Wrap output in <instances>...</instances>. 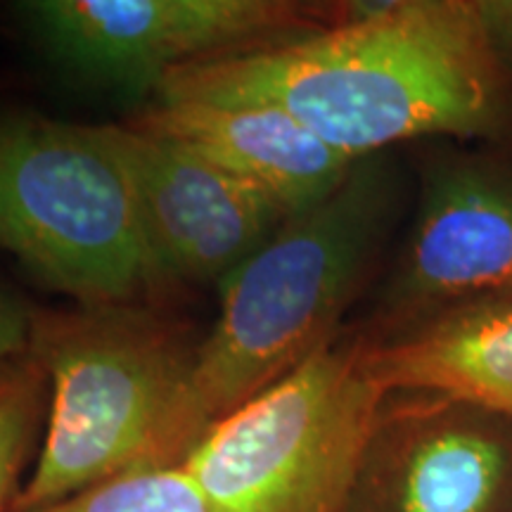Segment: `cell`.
I'll return each mask as SVG.
<instances>
[{"label": "cell", "mask_w": 512, "mask_h": 512, "mask_svg": "<svg viewBox=\"0 0 512 512\" xmlns=\"http://www.w3.org/2000/svg\"><path fill=\"white\" fill-rule=\"evenodd\" d=\"M157 100L271 102L351 159L422 138H512V79L477 0L354 3L318 34L178 67Z\"/></svg>", "instance_id": "obj_1"}, {"label": "cell", "mask_w": 512, "mask_h": 512, "mask_svg": "<svg viewBox=\"0 0 512 512\" xmlns=\"http://www.w3.org/2000/svg\"><path fill=\"white\" fill-rule=\"evenodd\" d=\"M401 211L387 157L356 159L335 192L292 214L221 283V311L197 344L190 408L202 437L339 337L380 266Z\"/></svg>", "instance_id": "obj_2"}, {"label": "cell", "mask_w": 512, "mask_h": 512, "mask_svg": "<svg viewBox=\"0 0 512 512\" xmlns=\"http://www.w3.org/2000/svg\"><path fill=\"white\" fill-rule=\"evenodd\" d=\"M29 356L46 370L48 420L12 512H34L107 479L181 467L202 441L190 408L192 347L140 304L34 309Z\"/></svg>", "instance_id": "obj_3"}, {"label": "cell", "mask_w": 512, "mask_h": 512, "mask_svg": "<svg viewBox=\"0 0 512 512\" xmlns=\"http://www.w3.org/2000/svg\"><path fill=\"white\" fill-rule=\"evenodd\" d=\"M34 306L0 287V370L29 354Z\"/></svg>", "instance_id": "obj_14"}, {"label": "cell", "mask_w": 512, "mask_h": 512, "mask_svg": "<svg viewBox=\"0 0 512 512\" xmlns=\"http://www.w3.org/2000/svg\"><path fill=\"white\" fill-rule=\"evenodd\" d=\"M486 34L512 79V0H477Z\"/></svg>", "instance_id": "obj_15"}, {"label": "cell", "mask_w": 512, "mask_h": 512, "mask_svg": "<svg viewBox=\"0 0 512 512\" xmlns=\"http://www.w3.org/2000/svg\"><path fill=\"white\" fill-rule=\"evenodd\" d=\"M50 403L46 370L34 356L0 370V512H12L19 477L34 451Z\"/></svg>", "instance_id": "obj_12"}, {"label": "cell", "mask_w": 512, "mask_h": 512, "mask_svg": "<svg viewBox=\"0 0 512 512\" xmlns=\"http://www.w3.org/2000/svg\"><path fill=\"white\" fill-rule=\"evenodd\" d=\"M34 512H214L183 467L128 472Z\"/></svg>", "instance_id": "obj_13"}, {"label": "cell", "mask_w": 512, "mask_h": 512, "mask_svg": "<svg viewBox=\"0 0 512 512\" xmlns=\"http://www.w3.org/2000/svg\"><path fill=\"white\" fill-rule=\"evenodd\" d=\"M133 126L264 190L287 214L335 192L356 164L271 102H155Z\"/></svg>", "instance_id": "obj_10"}, {"label": "cell", "mask_w": 512, "mask_h": 512, "mask_svg": "<svg viewBox=\"0 0 512 512\" xmlns=\"http://www.w3.org/2000/svg\"><path fill=\"white\" fill-rule=\"evenodd\" d=\"M339 335L216 422L181 465L214 512H339L387 392Z\"/></svg>", "instance_id": "obj_5"}, {"label": "cell", "mask_w": 512, "mask_h": 512, "mask_svg": "<svg viewBox=\"0 0 512 512\" xmlns=\"http://www.w3.org/2000/svg\"><path fill=\"white\" fill-rule=\"evenodd\" d=\"M361 361L387 394H441L512 420V297L453 306L380 342L363 337Z\"/></svg>", "instance_id": "obj_11"}, {"label": "cell", "mask_w": 512, "mask_h": 512, "mask_svg": "<svg viewBox=\"0 0 512 512\" xmlns=\"http://www.w3.org/2000/svg\"><path fill=\"white\" fill-rule=\"evenodd\" d=\"M53 60L126 88L178 67L280 46L344 22L354 3L297 0H31L19 5Z\"/></svg>", "instance_id": "obj_6"}, {"label": "cell", "mask_w": 512, "mask_h": 512, "mask_svg": "<svg viewBox=\"0 0 512 512\" xmlns=\"http://www.w3.org/2000/svg\"><path fill=\"white\" fill-rule=\"evenodd\" d=\"M494 297H512L510 140L439 147L422 166L411 233L361 335L380 342Z\"/></svg>", "instance_id": "obj_7"}, {"label": "cell", "mask_w": 512, "mask_h": 512, "mask_svg": "<svg viewBox=\"0 0 512 512\" xmlns=\"http://www.w3.org/2000/svg\"><path fill=\"white\" fill-rule=\"evenodd\" d=\"M0 249L81 306L138 304L166 283L98 126L0 119Z\"/></svg>", "instance_id": "obj_4"}, {"label": "cell", "mask_w": 512, "mask_h": 512, "mask_svg": "<svg viewBox=\"0 0 512 512\" xmlns=\"http://www.w3.org/2000/svg\"><path fill=\"white\" fill-rule=\"evenodd\" d=\"M339 512H512V420L441 394H387Z\"/></svg>", "instance_id": "obj_8"}, {"label": "cell", "mask_w": 512, "mask_h": 512, "mask_svg": "<svg viewBox=\"0 0 512 512\" xmlns=\"http://www.w3.org/2000/svg\"><path fill=\"white\" fill-rule=\"evenodd\" d=\"M136 200L166 283H223L290 214L188 147L133 124L98 126Z\"/></svg>", "instance_id": "obj_9"}]
</instances>
